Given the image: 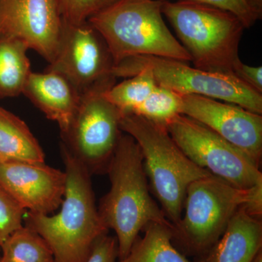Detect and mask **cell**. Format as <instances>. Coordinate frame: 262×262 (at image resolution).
Masks as SVG:
<instances>
[{"label":"cell","mask_w":262,"mask_h":262,"mask_svg":"<svg viewBox=\"0 0 262 262\" xmlns=\"http://www.w3.org/2000/svg\"><path fill=\"white\" fill-rule=\"evenodd\" d=\"M61 153L67 176L61 209L53 215L27 212L26 226L46 241L54 262H85L108 229L96 205L91 173L63 145Z\"/></svg>","instance_id":"cell-1"},{"label":"cell","mask_w":262,"mask_h":262,"mask_svg":"<svg viewBox=\"0 0 262 262\" xmlns=\"http://www.w3.org/2000/svg\"><path fill=\"white\" fill-rule=\"evenodd\" d=\"M106 171L111 188L98 210L105 226L116 234L120 260L150 223H172L150 194L140 147L128 134L120 135Z\"/></svg>","instance_id":"cell-2"},{"label":"cell","mask_w":262,"mask_h":262,"mask_svg":"<svg viewBox=\"0 0 262 262\" xmlns=\"http://www.w3.org/2000/svg\"><path fill=\"white\" fill-rule=\"evenodd\" d=\"M162 0H116L88 22L103 38L114 64L141 56L192 61L164 21Z\"/></svg>","instance_id":"cell-3"},{"label":"cell","mask_w":262,"mask_h":262,"mask_svg":"<svg viewBox=\"0 0 262 262\" xmlns=\"http://www.w3.org/2000/svg\"><path fill=\"white\" fill-rule=\"evenodd\" d=\"M161 10L179 42L189 53L194 67L234 75V63L239 59V42L246 29L238 17L192 0H164Z\"/></svg>","instance_id":"cell-4"},{"label":"cell","mask_w":262,"mask_h":262,"mask_svg":"<svg viewBox=\"0 0 262 262\" xmlns=\"http://www.w3.org/2000/svg\"><path fill=\"white\" fill-rule=\"evenodd\" d=\"M120 127L139 144L153 192L169 222L177 225L182 217L188 187L212 174L183 152L166 127L133 114L122 115Z\"/></svg>","instance_id":"cell-5"},{"label":"cell","mask_w":262,"mask_h":262,"mask_svg":"<svg viewBox=\"0 0 262 262\" xmlns=\"http://www.w3.org/2000/svg\"><path fill=\"white\" fill-rule=\"evenodd\" d=\"M239 189L213 175L192 182L184 200L185 213L174 226V238L188 252L204 256L223 234L232 217L248 200Z\"/></svg>","instance_id":"cell-6"},{"label":"cell","mask_w":262,"mask_h":262,"mask_svg":"<svg viewBox=\"0 0 262 262\" xmlns=\"http://www.w3.org/2000/svg\"><path fill=\"white\" fill-rule=\"evenodd\" d=\"M145 67L152 72L158 85L182 96H205L262 114V94L235 75L199 70L178 60L151 56L132 57L115 66L113 75L116 78H127Z\"/></svg>","instance_id":"cell-7"},{"label":"cell","mask_w":262,"mask_h":262,"mask_svg":"<svg viewBox=\"0 0 262 262\" xmlns=\"http://www.w3.org/2000/svg\"><path fill=\"white\" fill-rule=\"evenodd\" d=\"M116 79L105 81L83 93L61 145L92 175L107 168L122 131V113L104 96Z\"/></svg>","instance_id":"cell-8"},{"label":"cell","mask_w":262,"mask_h":262,"mask_svg":"<svg viewBox=\"0 0 262 262\" xmlns=\"http://www.w3.org/2000/svg\"><path fill=\"white\" fill-rule=\"evenodd\" d=\"M166 128L183 152L212 175L243 189L262 182L258 162L201 122L179 115Z\"/></svg>","instance_id":"cell-9"},{"label":"cell","mask_w":262,"mask_h":262,"mask_svg":"<svg viewBox=\"0 0 262 262\" xmlns=\"http://www.w3.org/2000/svg\"><path fill=\"white\" fill-rule=\"evenodd\" d=\"M115 67L103 38L89 23L63 21L61 43L54 61L46 70L65 77L79 94L110 79Z\"/></svg>","instance_id":"cell-10"},{"label":"cell","mask_w":262,"mask_h":262,"mask_svg":"<svg viewBox=\"0 0 262 262\" xmlns=\"http://www.w3.org/2000/svg\"><path fill=\"white\" fill-rule=\"evenodd\" d=\"M56 0H0V37L23 41L51 63L63 32Z\"/></svg>","instance_id":"cell-11"},{"label":"cell","mask_w":262,"mask_h":262,"mask_svg":"<svg viewBox=\"0 0 262 262\" xmlns=\"http://www.w3.org/2000/svg\"><path fill=\"white\" fill-rule=\"evenodd\" d=\"M182 115L206 125L260 163L262 154L261 115L233 103L198 95L183 96Z\"/></svg>","instance_id":"cell-12"},{"label":"cell","mask_w":262,"mask_h":262,"mask_svg":"<svg viewBox=\"0 0 262 262\" xmlns=\"http://www.w3.org/2000/svg\"><path fill=\"white\" fill-rule=\"evenodd\" d=\"M64 171L46 163H0V184L27 212L51 214L64 195Z\"/></svg>","instance_id":"cell-13"},{"label":"cell","mask_w":262,"mask_h":262,"mask_svg":"<svg viewBox=\"0 0 262 262\" xmlns=\"http://www.w3.org/2000/svg\"><path fill=\"white\" fill-rule=\"evenodd\" d=\"M23 94L58 124L61 134L68 130L80 102V94L61 74L46 70L43 73L32 72Z\"/></svg>","instance_id":"cell-14"},{"label":"cell","mask_w":262,"mask_h":262,"mask_svg":"<svg viewBox=\"0 0 262 262\" xmlns=\"http://www.w3.org/2000/svg\"><path fill=\"white\" fill-rule=\"evenodd\" d=\"M261 249V220L241 207L201 262H251Z\"/></svg>","instance_id":"cell-15"},{"label":"cell","mask_w":262,"mask_h":262,"mask_svg":"<svg viewBox=\"0 0 262 262\" xmlns=\"http://www.w3.org/2000/svg\"><path fill=\"white\" fill-rule=\"evenodd\" d=\"M45 153L26 122L0 107V163H45Z\"/></svg>","instance_id":"cell-16"},{"label":"cell","mask_w":262,"mask_h":262,"mask_svg":"<svg viewBox=\"0 0 262 262\" xmlns=\"http://www.w3.org/2000/svg\"><path fill=\"white\" fill-rule=\"evenodd\" d=\"M143 237H138L128 254L117 262H190L172 244L171 224L150 223Z\"/></svg>","instance_id":"cell-17"},{"label":"cell","mask_w":262,"mask_h":262,"mask_svg":"<svg viewBox=\"0 0 262 262\" xmlns=\"http://www.w3.org/2000/svg\"><path fill=\"white\" fill-rule=\"evenodd\" d=\"M28 46L20 39L0 37V98L23 94L30 74Z\"/></svg>","instance_id":"cell-18"},{"label":"cell","mask_w":262,"mask_h":262,"mask_svg":"<svg viewBox=\"0 0 262 262\" xmlns=\"http://www.w3.org/2000/svg\"><path fill=\"white\" fill-rule=\"evenodd\" d=\"M0 248V262H54L47 243L27 226L17 229Z\"/></svg>","instance_id":"cell-19"},{"label":"cell","mask_w":262,"mask_h":262,"mask_svg":"<svg viewBox=\"0 0 262 262\" xmlns=\"http://www.w3.org/2000/svg\"><path fill=\"white\" fill-rule=\"evenodd\" d=\"M152 72L141 69L135 75L105 91L104 96L122 113L130 114L157 87Z\"/></svg>","instance_id":"cell-20"},{"label":"cell","mask_w":262,"mask_h":262,"mask_svg":"<svg viewBox=\"0 0 262 262\" xmlns=\"http://www.w3.org/2000/svg\"><path fill=\"white\" fill-rule=\"evenodd\" d=\"M182 95L158 84L130 114L166 127L174 117L182 115Z\"/></svg>","instance_id":"cell-21"},{"label":"cell","mask_w":262,"mask_h":262,"mask_svg":"<svg viewBox=\"0 0 262 262\" xmlns=\"http://www.w3.org/2000/svg\"><path fill=\"white\" fill-rule=\"evenodd\" d=\"M27 211L0 184V246L17 229L23 227Z\"/></svg>","instance_id":"cell-22"},{"label":"cell","mask_w":262,"mask_h":262,"mask_svg":"<svg viewBox=\"0 0 262 262\" xmlns=\"http://www.w3.org/2000/svg\"><path fill=\"white\" fill-rule=\"evenodd\" d=\"M116 0H56L63 21L85 23L91 16Z\"/></svg>","instance_id":"cell-23"},{"label":"cell","mask_w":262,"mask_h":262,"mask_svg":"<svg viewBox=\"0 0 262 262\" xmlns=\"http://www.w3.org/2000/svg\"><path fill=\"white\" fill-rule=\"evenodd\" d=\"M164 1V0H162ZM198 3L212 5L227 10L238 17L244 24L245 28L248 29L252 27L259 18L249 6L246 4L245 0H192Z\"/></svg>","instance_id":"cell-24"},{"label":"cell","mask_w":262,"mask_h":262,"mask_svg":"<svg viewBox=\"0 0 262 262\" xmlns=\"http://www.w3.org/2000/svg\"><path fill=\"white\" fill-rule=\"evenodd\" d=\"M117 258L118 246L116 237L106 234L96 241L85 262H117Z\"/></svg>","instance_id":"cell-25"},{"label":"cell","mask_w":262,"mask_h":262,"mask_svg":"<svg viewBox=\"0 0 262 262\" xmlns=\"http://www.w3.org/2000/svg\"><path fill=\"white\" fill-rule=\"evenodd\" d=\"M234 75L256 92L262 94V67L245 64L239 59L234 65Z\"/></svg>","instance_id":"cell-26"},{"label":"cell","mask_w":262,"mask_h":262,"mask_svg":"<svg viewBox=\"0 0 262 262\" xmlns=\"http://www.w3.org/2000/svg\"><path fill=\"white\" fill-rule=\"evenodd\" d=\"M248 213L261 220L262 214V182L251 188L247 203L242 206Z\"/></svg>","instance_id":"cell-27"},{"label":"cell","mask_w":262,"mask_h":262,"mask_svg":"<svg viewBox=\"0 0 262 262\" xmlns=\"http://www.w3.org/2000/svg\"><path fill=\"white\" fill-rule=\"evenodd\" d=\"M249 8L258 15L259 19L262 17V0H245Z\"/></svg>","instance_id":"cell-28"},{"label":"cell","mask_w":262,"mask_h":262,"mask_svg":"<svg viewBox=\"0 0 262 262\" xmlns=\"http://www.w3.org/2000/svg\"><path fill=\"white\" fill-rule=\"evenodd\" d=\"M251 262H262V249L260 250Z\"/></svg>","instance_id":"cell-29"}]
</instances>
